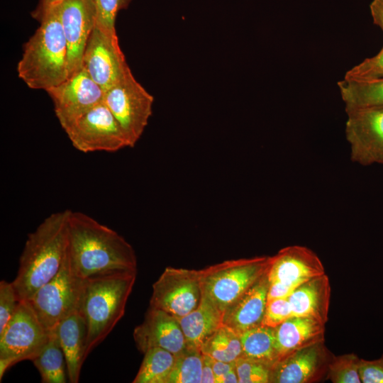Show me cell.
I'll return each mask as SVG.
<instances>
[{
	"label": "cell",
	"instance_id": "25",
	"mask_svg": "<svg viewBox=\"0 0 383 383\" xmlns=\"http://www.w3.org/2000/svg\"><path fill=\"white\" fill-rule=\"evenodd\" d=\"M338 87L345 107L383 106V78L369 81L343 79Z\"/></svg>",
	"mask_w": 383,
	"mask_h": 383
},
{
	"label": "cell",
	"instance_id": "4",
	"mask_svg": "<svg viewBox=\"0 0 383 383\" xmlns=\"http://www.w3.org/2000/svg\"><path fill=\"white\" fill-rule=\"evenodd\" d=\"M136 273L115 272L84 279L79 312L87 330L86 358L123 316Z\"/></svg>",
	"mask_w": 383,
	"mask_h": 383
},
{
	"label": "cell",
	"instance_id": "21",
	"mask_svg": "<svg viewBox=\"0 0 383 383\" xmlns=\"http://www.w3.org/2000/svg\"><path fill=\"white\" fill-rule=\"evenodd\" d=\"M54 329L65 355L68 380L77 383L86 359L87 330L85 319L79 311H76L60 321Z\"/></svg>",
	"mask_w": 383,
	"mask_h": 383
},
{
	"label": "cell",
	"instance_id": "28",
	"mask_svg": "<svg viewBox=\"0 0 383 383\" xmlns=\"http://www.w3.org/2000/svg\"><path fill=\"white\" fill-rule=\"evenodd\" d=\"M175 357L167 383H201L203 354L201 350L186 346Z\"/></svg>",
	"mask_w": 383,
	"mask_h": 383
},
{
	"label": "cell",
	"instance_id": "24",
	"mask_svg": "<svg viewBox=\"0 0 383 383\" xmlns=\"http://www.w3.org/2000/svg\"><path fill=\"white\" fill-rule=\"evenodd\" d=\"M31 361L43 383L67 382L65 357L55 329L50 331L48 342Z\"/></svg>",
	"mask_w": 383,
	"mask_h": 383
},
{
	"label": "cell",
	"instance_id": "5",
	"mask_svg": "<svg viewBox=\"0 0 383 383\" xmlns=\"http://www.w3.org/2000/svg\"><path fill=\"white\" fill-rule=\"evenodd\" d=\"M270 256L226 260L199 270L202 294L223 312L268 269Z\"/></svg>",
	"mask_w": 383,
	"mask_h": 383
},
{
	"label": "cell",
	"instance_id": "35",
	"mask_svg": "<svg viewBox=\"0 0 383 383\" xmlns=\"http://www.w3.org/2000/svg\"><path fill=\"white\" fill-rule=\"evenodd\" d=\"M359 374L362 383H383V355L372 360L360 359Z\"/></svg>",
	"mask_w": 383,
	"mask_h": 383
},
{
	"label": "cell",
	"instance_id": "33",
	"mask_svg": "<svg viewBox=\"0 0 383 383\" xmlns=\"http://www.w3.org/2000/svg\"><path fill=\"white\" fill-rule=\"evenodd\" d=\"M21 300L12 282H0V331L16 312Z\"/></svg>",
	"mask_w": 383,
	"mask_h": 383
},
{
	"label": "cell",
	"instance_id": "38",
	"mask_svg": "<svg viewBox=\"0 0 383 383\" xmlns=\"http://www.w3.org/2000/svg\"><path fill=\"white\" fill-rule=\"evenodd\" d=\"M370 11L373 23L383 33V0H372L370 4Z\"/></svg>",
	"mask_w": 383,
	"mask_h": 383
},
{
	"label": "cell",
	"instance_id": "39",
	"mask_svg": "<svg viewBox=\"0 0 383 383\" xmlns=\"http://www.w3.org/2000/svg\"><path fill=\"white\" fill-rule=\"evenodd\" d=\"M201 383H216V376L212 367V359L203 354Z\"/></svg>",
	"mask_w": 383,
	"mask_h": 383
},
{
	"label": "cell",
	"instance_id": "10",
	"mask_svg": "<svg viewBox=\"0 0 383 383\" xmlns=\"http://www.w3.org/2000/svg\"><path fill=\"white\" fill-rule=\"evenodd\" d=\"M201 298L199 270L167 267L152 285L150 307L179 318L194 310Z\"/></svg>",
	"mask_w": 383,
	"mask_h": 383
},
{
	"label": "cell",
	"instance_id": "41",
	"mask_svg": "<svg viewBox=\"0 0 383 383\" xmlns=\"http://www.w3.org/2000/svg\"><path fill=\"white\" fill-rule=\"evenodd\" d=\"M218 383H239L235 367L223 376Z\"/></svg>",
	"mask_w": 383,
	"mask_h": 383
},
{
	"label": "cell",
	"instance_id": "37",
	"mask_svg": "<svg viewBox=\"0 0 383 383\" xmlns=\"http://www.w3.org/2000/svg\"><path fill=\"white\" fill-rule=\"evenodd\" d=\"M62 0H39L36 8L31 12L33 18L40 22L46 14L57 6Z\"/></svg>",
	"mask_w": 383,
	"mask_h": 383
},
{
	"label": "cell",
	"instance_id": "26",
	"mask_svg": "<svg viewBox=\"0 0 383 383\" xmlns=\"http://www.w3.org/2000/svg\"><path fill=\"white\" fill-rule=\"evenodd\" d=\"M175 355L160 348H152L144 357L133 383H167L173 369Z\"/></svg>",
	"mask_w": 383,
	"mask_h": 383
},
{
	"label": "cell",
	"instance_id": "32",
	"mask_svg": "<svg viewBox=\"0 0 383 383\" xmlns=\"http://www.w3.org/2000/svg\"><path fill=\"white\" fill-rule=\"evenodd\" d=\"M235 363L239 383L270 382V366L243 357L238 358Z\"/></svg>",
	"mask_w": 383,
	"mask_h": 383
},
{
	"label": "cell",
	"instance_id": "34",
	"mask_svg": "<svg viewBox=\"0 0 383 383\" xmlns=\"http://www.w3.org/2000/svg\"><path fill=\"white\" fill-rule=\"evenodd\" d=\"M292 316L287 298L275 299L267 301L262 325L276 328Z\"/></svg>",
	"mask_w": 383,
	"mask_h": 383
},
{
	"label": "cell",
	"instance_id": "14",
	"mask_svg": "<svg viewBox=\"0 0 383 383\" xmlns=\"http://www.w3.org/2000/svg\"><path fill=\"white\" fill-rule=\"evenodd\" d=\"M58 13L67 45L70 77L82 68L87 43L96 24V6L93 0H62Z\"/></svg>",
	"mask_w": 383,
	"mask_h": 383
},
{
	"label": "cell",
	"instance_id": "22",
	"mask_svg": "<svg viewBox=\"0 0 383 383\" xmlns=\"http://www.w3.org/2000/svg\"><path fill=\"white\" fill-rule=\"evenodd\" d=\"M223 311L202 294L199 306L177 318L186 340V346L201 350L204 343L223 324Z\"/></svg>",
	"mask_w": 383,
	"mask_h": 383
},
{
	"label": "cell",
	"instance_id": "12",
	"mask_svg": "<svg viewBox=\"0 0 383 383\" xmlns=\"http://www.w3.org/2000/svg\"><path fill=\"white\" fill-rule=\"evenodd\" d=\"M82 67L105 91L130 69L118 36H110L96 26L87 43Z\"/></svg>",
	"mask_w": 383,
	"mask_h": 383
},
{
	"label": "cell",
	"instance_id": "3",
	"mask_svg": "<svg viewBox=\"0 0 383 383\" xmlns=\"http://www.w3.org/2000/svg\"><path fill=\"white\" fill-rule=\"evenodd\" d=\"M40 23L38 28L23 45L17 72L29 88L47 91L69 77L67 45L58 6L50 10Z\"/></svg>",
	"mask_w": 383,
	"mask_h": 383
},
{
	"label": "cell",
	"instance_id": "20",
	"mask_svg": "<svg viewBox=\"0 0 383 383\" xmlns=\"http://www.w3.org/2000/svg\"><path fill=\"white\" fill-rule=\"evenodd\" d=\"M323 324L309 318L292 316L275 328L278 360L324 340Z\"/></svg>",
	"mask_w": 383,
	"mask_h": 383
},
{
	"label": "cell",
	"instance_id": "1",
	"mask_svg": "<svg viewBox=\"0 0 383 383\" xmlns=\"http://www.w3.org/2000/svg\"><path fill=\"white\" fill-rule=\"evenodd\" d=\"M67 257L73 272L86 279L121 272H136L133 248L116 231L91 216L70 211Z\"/></svg>",
	"mask_w": 383,
	"mask_h": 383
},
{
	"label": "cell",
	"instance_id": "27",
	"mask_svg": "<svg viewBox=\"0 0 383 383\" xmlns=\"http://www.w3.org/2000/svg\"><path fill=\"white\" fill-rule=\"evenodd\" d=\"M202 354L212 359L232 362L243 356L240 335L222 324L201 345Z\"/></svg>",
	"mask_w": 383,
	"mask_h": 383
},
{
	"label": "cell",
	"instance_id": "36",
	"mask_svg": "<svg viewBox=\"0 0 383 383\" xmlns=\"http://www.w3.org/2000/svg\"><path fill=\"white\" fill-rule=\"evenodd\" d=\"M295 289L293 287L277 282H269L267 301L275 299L288 298Z\"/></svg>",
	"mask_w": 383,
	"mask_h": 383
},
{
	"label": "cell",
	"instance_id": "2",
	"mask_svg": "<svg viewBox=\"0 0 383 383\" xmlns=\"http://www.w3.org/2000/svg\"><path fill=\"white\" fill-rule=\"evenodd\" d=\"M70 211L50 214L28 235L12 282L21 301L30 299L61 269L67 250Z\"/></svg>",
	"mask_w": 383,
	"mask_h": 383
},
{
	"label": "cell",
	"instance_id": "40",
	"mask_svg": "<svg viewBox=\"0 0 383 383\" xmlns=\"http://www.w3.org/2000/svg\"><path fill=\"white\" fill-rule=\"evenodd\" d=\"M212 367L216 376V382L218 383L223 376L235 367V363L212 359Z\"/></svg>",
	"mask_w": 383,
	"mask_h": 383
},
{
	"label": "cell",
	"instance_id": "9",
	"mask_svg": "<svg viewBox=\"0 0 383 383\" xmlns=\"http://www.w3.org/2000/svg\"><path fill=\"white\" fill-rule=\"evenodd\" d=\"M73 147L82 152H116L130 147L120 124L101 102L62 127Z\"/></svg>",
	"mask_w": 383,
	"mask_h": 383
},
{
	"label": "cell",
	"instance_id": "16",
	"mask_svg": "<svg viewBox=\"0 0 383 383\" xmlns=\"http://www.w3.org/2000/svg\"><path fill=\"white\" fill-rule=\"evenodd\" d=\"M133 338L143 353L152 348H160L177 355L186 348L185 337L178 319L151 307L143 323L135 328Z\"/></svg>",
	"mask_w": 383,
	"mask_h": 383
},
{
	"label": "cell",
	"instance_id": "19",
	"mask_svg": "<svg viewBox=\"0 0 383 383\" xmlns=\"http://www.w3.org/2000/svg\"><path fill=\"white\" fill-rule=\"evenodd\" d=\"M330 297L329 279L323 274L299 285L287 299L292 316L311 318L325 325L328 321Z\"/></svg>",
	"mask_w": 383,
	"mask_h": 383
},
{
	"label": "cell",
	"instance_id": "6",
	"mask_svg": "<svg viewBox=\"0 0 383 383\" xmlns=\"http://www.w3.org/2000/svg\"><path fill=\"white\" fill-rule=\"evenodd\" d=\"M50 332L42 325L28 301L21 300L0 331V379L16 363L32 360L48 342Z\"/></svg>",
	"mask_w": 383,
	"mask_h": 383
},
{
	"label": "cell",
	"instance_id": "29",
	"mask_svg": "<svg viewBox=\"0 0 383 383\" xmlns=\"http://www.w3.org/2000/svg\"><path fill=\"white\" fill-rule=\"evenodd\" d=\"M360 360L354 353L333 357L328 364V378L333 383H360Z\"/></svg>",
	"mask_w": 383,
	"mask_h": 383
},
{
	"label": "cell",
	"instance_id": "31",
	"mask_svg": "<svg viewBox=\"0 0 383 383\" xmlns=\"http://www.w3.org/2000/svg\"><path fill=\"white\" fill-rule=\"evenodd\" d=\"M383 78V47L375 55L367 57L348 70L344 79L369 81Z\"/></svg>",
	"mask_w": 383,
	"mask_h": 383
},
{
	"label": "cell",
	"instance_id": "30",
	"mask_svg": "<svg viewBox=\"0 0 383 383\" xmlns=\"http://www.w3.org/2000/svg\"><path fill=\"white\" fill-rule=\"evenodd\" d=\"M96 11V26L110 36H117L115 27L118 13L126 9L133 0H93Z\"/></svg>",
	"mask_w": 383,
	"mask_h": 383
},
{
	"label": "cell",
	"instance_id": "8",
	"mask_svg": "<svg viewBox=\"0 0 383 383\" xmlns=\"http://www.w3.org/2000/svg\"><path fill=\"white\" fill-rule=\"evenodd\" d=\"M103 102L125 132L130 147H134L152 116L153 96L128 69L118 82L104 91Z\"/></svg>",
	"mask_w": 383,
	"mask_h": 383
},
{
	"label": "cell",
	"instance_id": "7",
	"mask_svg": "<svg viewBox=\"0 0 383 383\" xmlns=\"http://www.w3.org/2000/svg\"><path fill=\"white\" fill-rule=\"evenodd\" d=\"M84 286V279L73 272L66 254L58 273L27 301L42 325L50 331L63 319L79 311Z\"/></svg>",
	"mask_w": 383,
	"mask_h": 383
},
{
	"label": "cell",
	"instance_id": "18",
	"mask_svg": "<svg viewBox=\"0 0 383 383\" xmlns=\"http://www.w3.org/2000/svg\"><path fill=\"white\" fill-rule=\"evenodd\" d=\"M267 272L223 311V324L238 335L262 323L269 287Z\"/></svg>",
	"mask_w": 383,
	"mask_h": 383
},
{
	"label": "cell",
	"instance_id": "11",
	"mask_svg": "<svg viewBox=\"0 0 383 383\" xmlns=\"http://www.w3.org/2000/svg\"><path fill=\"white\" fill-rule=\"evenodd\" d=\"M345 112L351 160L365 166L383 165V106L345 107Z\"/></svg>",
	"mask_w": 383,
	"mask_h": 383
},
{
	"label": "cell",
	"instance_id": "23",
	"mask_svg": "<svg viewBox=\"0 0 383 383\" xmlns=\"http://www.w3.org/2000/svg\"><path fill=\"white\" fill-rule=\"evenodd\" d=\"M243 357L262 362L272 367L278 360L275 328L262 324L240 335Z\"/></svg>",
	"mask_w": 383,
	"mask_h": 383
},
{
	"label": "cell",
	"instance_id": "17",
	"mask_svg": "<svg viewBox=\"0 0 383 383\" xmlns=\"http://www.w3.org/2000/svg\"><path fill=\"white\" fill-rule=\"evenodd\" d=\"M325 359L323 343L299 350L277 361L271 367L270 382H312L323 374Z\"/></svg>",
	"mask_w": 383,
	"mask_h": 383
},
{
	"label": "cell",
	"instance_id": "15",
	"mask_svg": "<svg viewBox=\"0 0 383 383\" xmlns=\"http://www.w3.org/2000/svg\"><path fill=\"white\" fill-rule=\"evenodd\" d=\"M270 282H277L294 288L304 282L325 274L323 265L311 249L290 245L270 256L267 269Z\"/></svg>",
	"mask_w": 383,
	"mask_h": 383
},
{
	"label": "cell",
	"instance_id": "13",
	"mask_svg": "<svg viewBox=\"0 0 383 383\" xmlns=\"http://www.w3.org/2000/svg\"><path fill=\"white\" fill-rule=\"evenodd\" d=\"M62 128L103 102L104 91L82 67L61 84L48 89Z\"/></svg>",
	"mask_w": 383,
	"mask_h": 383
}]
</instances>
